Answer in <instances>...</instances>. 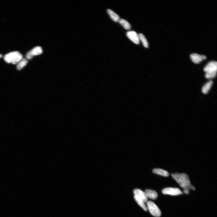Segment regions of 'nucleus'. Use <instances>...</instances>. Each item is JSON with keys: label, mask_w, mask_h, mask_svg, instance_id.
<instances>
[{"label": "nucleus", "mask_w": 217, "mask_h": 217, "mask_svg": "<svg viewBox=\"0 0 217 217\" xmlns=\"http://www.w3.org/2000/svg\"><path fill=\"white\" fill-rule=\"evenodd\" d=\"M171 176L180 186L184 189H187L189 190H196V188L191 184L190 178L186 174L176 173L172 174Z\"/></svg>", "instance_id": "nucleus-1"}, {"label": "nucleus", "mask_w": 217, "mask_h": 217, "mask_svg": "<svg viewBox=\"0 0 217 217\" xmlns=\"http://www.w3.org/2000/svg\"><path fill=\"white\" fill-rule=\"evenodd\" d=\"M206 72L205 77L207 79H213L216 75L217 63L216 61H212L209 63L204 69Z\"/></svg>", "instance_id": "nucleus-2"}, {"label": "nucleus", "mask_w": 217, "mask_h": 217, "mask_svg": "<svg viewBox=\"0 0 217 217\" xmlns=\"http://www.w3.org/2000/svg\"><path fill=\"white\" fill-rule=\"evenodd\" d=\"M23 55L19 52L15 51L9 53L4 55V59L6 63L13 64H17L23 58Z\"/></svg>", "instance_id": "nucleus-3"}, {"label": "nucleus", "mask_w": 217, "mask_h": 217, "mask_svg": "<svg viewBox=\"0 0 217 217\" xmlns=\"http://www.w3.org/2000/svg\"><path fill=\"white\" fill-rule=\"evenodd\" d=\"M147 208L150 212L155 217H160L161 215V211L157 205L153 202L148 201L147 203Z\"/></svg>", "instance_id": "nucleus-4"}, {"label": "nucleus", "mask_w": 217, "mask_h": 217, "mask_svg": "<svg viewBox=\"0 0 217 217\" xmlns=\"http://www.w3.org/2000/svg\"><path fill=\"white\" fill-rule=\"evenodd\" d=\"M164 194H168L172 196H177L183 194L182 192L178 188L169 187L165 188L162 191Z\"/></svg>", "instance_id": "nucleus-5"}, {"label": "nucleus", "mask_w": 217, "mask_h": 217, "mask_svg": "<svg viewBox=\"0 0 217 217\" xmlns=\"http://www.w3.org/2000/svg\"><path fill=\"white\" fill-rule=\"evenodd\" d=\"M42 48L41 47L39 46L36 47L27 53L26 55V59H31L33 58V57L40 55L42 54Z\"/></svg>", "instance_id": "nucleus-6"}, {"label": "nucleus", "mask_w": 217, "mask_h": 217, "mask_svg": "<svg viewBox=\"0 0 217 217\" xmlns=\"http://www.w3.org/2000/svg\"><path fill=\"white\" fill-rule=\"evenodd\" d=\"M126 35L133 43L136 44H138L140 43V39L138 35L135 31H130L126 33Z\"/></svg>", "instance_id": "nucleus-7"}, {"label": "nucleus", "mask_w": 217, "mask_h": 217, "mask_svg": "<svg viewBox=\"0 0 217 217\" xmlns=\"http://www.w3.org/2000/svg\"><path fill=\"white\" fill-rule=\"evenodd\" d=\"M190 58L192 62L196 64L199 63L203 60L206 59L207 57L204 55H200L194 53L191 55Z\"/></svg>", "instance_id": "nucleus-8"}, {"label": "nucleus", "mask_w": 217, "mask_h": 217, "mask_svg": "<svg viewBox=\"0 0 217 217\" xmlns=\"http://www.w3.org/2000/svg\"><path fill=\"white\" fill-rule=\"evenodd\" d=\"M134 196H136L140 198L145 203H147L148 202V198L144 192L139 189H136L134 191Z\"/></svg>", "instance_id": "nucleus-9"}, {"label": "nucleus", "mask_w": 217, "mask_h": 217, "mask_svg": "<svg viewBox=\"0 0 217 217\" xmlns=\"http://www.w3.org/2000/svg\"><path fill=\"white\" fill-rule=\"evenodd\" d=\"M145 193L147 197L153 200L156 199L158 197V194L155 191L151 190H146Z\"/></svg>", "instance_id": "nucleus-10"}, {"label": "nucleus", "mask_w": 217, "mask_h": 217, "mask_svg": "<svg viewBox=\"0 0 217 217\" xmlns=\"http://www.w3.org/2000/svg\"><path fill=\"white\" fill-rule=\"evenodd\" d=\"M153 173L164 177H168L169 175V172L165 170L160 168L154 169L153 170Z\"/></svg>", "instance_id": "nucleus-11"}, {"label": "nucleus", "mask_w": 217, "mask_h": 217, "mask_svg": "<svg viewBox=\"0 0 217 217\" xmlns=\"http://www.w3.org/2000/svg\"><path fill=\"white\" fill-rule=\"evenodd\" d=\"M107 12L111 19L114 21L115 22L119 21L120 19L119 16L117 14H116L113 11L110 9H107Z\"/></svg>", "instance_id": "nucleus-12"}, {"label": "nucleus", "mask_w": 217, "mask_h": 217, "mask_svg": "<svg viewBox=\"0 0 217 217\" xmlns=\"http://www.w3.org/2000/svg\"><path fill=\"white\" fill-rule=\"evenodd\" d=\"M213 81L210 80L203 86L202 89V91L203 93L206 94L208 93L213 84Z\"/></svg>", "instance_id": "nucleus-13"}, {"label": "nucleus", "mask_w": 217, "mask_h": 217, "mask_svg": "<svg viewBox=\"0 0 217 217\" xmlns=\"http://www.w3.org/2000/svg\"><path fill=\"white\" fill-rule=\"evenodd\" d=\"M134 198L137 202V204L140 206L145 211L148 210L147 207L146 206L145 203L140 198H139L137 196H134Z\"/></svg>", "instance_id": "nucleus-14"}, {"label": "nucleus", "mask_w": 217, "mask_h": 217, "mask_svg": "<svg viewBox=\"0 0 217 217\" xmlns=\"http://www.w3.org/2000/svg\"><path fill=\"white\" fill-rule=\"evenodd\" d=\"M28 62V61L26 59L23 58L17 64V69L19 70H21L27 65Z\"/></svg>", "instance_id": "nucleus-15"}, {"label": "nucleus", "mask_w": 217, "mask_h": 217, "mask_svg": "<svg viewBox=\"0 0 217 217\" xmlns=\"http://www.w3.org/2000/svg\"><path fill=\"white\" fill-rule=\"evenodd\" d=\"M118 22L126 29L129 30L131 29V26L130 24L126 20L121 19H120Z\"/></svg>", "instance_id": "nucleus-16"}, {"label": "nucleus", "mask_w": 217, "mask_h": 217, "mask_svg": "<svg viewBox=\"0 0 217 217\" xmlns=\"http://www.w3.org/2000/svg\"><path fill=\"white\" fill-rule=\"evenodd\" d=\"M139 39L142 43L144 46L146 48L148 47L149 44L146 38L141 33L138 35Z\"/></svg>", "instance_id": "nucleus-17"}, {"label": "nucleus", "mask_w": 217, "mask_h": 217, "mask_svg": "<svg viewBox=\"0 0 217 217\" xmlns=\"http://www.w3.org/2000/svg\"><path fill=\"white\" fill-rule=\"evenodd\" d=\"M183 192L186 194H188L190 193V191L188 189H184Z\"/></svg>", "instance_id": "nucleus-18"}, {"label": "nucleus", "mask_w": 217, "mask_h": 217, "mask_svg": "<svg viewBox=\"0 0 217 217\" xmlns=\"http://www.w3.org/2000/svg\"><path fill=\"white\" fill-rule=\"evenodd\" d=\"M2 55L1 54H0V58L2 57Z\"/></svg>", "instance_id": "nucleus-19"}]
</instances>
